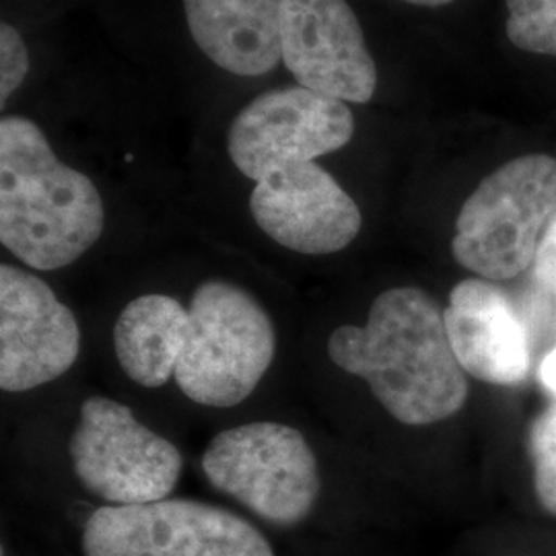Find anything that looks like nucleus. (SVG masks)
<instances>
[{
  "label": "nucleus",
  "mask_w": 556,
  "mask_h": 556,
  "mask_svg": "<svg viewBox=\"0 0 556 556\" xmlns=\"http://www.w3.org/2000/svg\"><path fill=\"white\" fill-rule=\"evenodd\" d=\"M556 213V160L523 155L501 165L464 202L454 258L478 278L503 282L532 268Z\"/></svg>",
  "instance_id": "nucleus-5"
},
{
  "label": "nucleus",
  "mask_w": 556,
  "mask_h": 556,
  "mask_svg": "<svg viewBox=\"0 0 556 556\" xmlns=\"http://www.w3.org/2000/svg\"><path fill=\"white\" fill-rule=\"evenodd\" d=\"M532 277L542 291L556 295V213L540 239L536 258L532 262Z\"/></svg>",
  "instance_id": "nucleus-17"
},
{
  "label": "nucleus",
  "mask_w": 556,
  "mask_h": 556,
  "mask_svg": "<svg viewBox=\"0 0 556 556\" xmlns=\"http://www.w3.org/2000/svg\"><path fill=\"white\" fill-rule=\"evenodd\" d=\"M530 456L538 501L556 517V402L532 422Z\"/></svg>",
  "instance_id": "nucleus-15"
},
{
  "label": "nucleus",
  "mask_w": 556,
  "mask_h": 556,
  "mask_svg": "<svg viewBox=\"0 0 556 556\" xmlns=\"http://www.w3.org/2000/svg\"><path fill=\"white\" fill-rule=\"evenodd\" d=\"M328 355L338 369L365 379L381 406L410 427L452 418L468 400L443 309L417 287L383 291L365 326L332 332Z\"/></svg>",
  "instance_id": "nucleus-2"
},
{
  "label": "nucleus",
  "mask_w": 556,
  "mask_h": 556,
  "mask_svg": "<svg viewBox=\"0 0 556 556\" xmlns=\"http://www.w3.org/2000/svg\"><path fill=\"white\" fill-rule=\"evenodd\" d=\"M80 484L108 505H142L169 497L181 475L178 447L137 420L112 397H87L71 438Z\"/></svg>",
  "instance_id": "nucleus-8"
},
{
  "label": "nucleus",
  "mask_w": 556,
  "mask_h": 556,
  "mask_svg": "<svg viewBox=\"0 0 556 556\" xmlns=\"http://www.w3.org/2000/svg\"><path fill=\"white\" fill-rule=\"evenodd\" d=\"M105 229L98 186L56 157L34 119H0V241L36 270H59L87 254Z\"/></svg>",
  "instance_id": "nucleus-3"
},
{
  "label": "nucleus",
  "mask_w": 556,
  "mask_h": 556,
  "mask_svg": "<svg viewBox=\"0 0 556 556\" xmlns=\"http://www.w3.org/2000/svg\"><path fill=\"white\" fill-rule=\"evenodd\" d=\"M29 73V52L20 29L7 21L0 25V103L2 110Z\"/></svg>",
  "instance_id": "nucleus-16"
},
{
  "label": "nucleus",
  "mask_w": 556,
  "mask_h": 556,
  "mask_svg": "<svg viewBox=\"0 0 556 556\" xmlns=\"http://www.w3.org/2000/svg\"><path fill=\"white\" fill-rule=\"evenodd\" d=\"M540 379H542V383L551 392L556 394V349L542 361V365H540Z\"/></svg>",
  "instance_id": "nucleus-18"
},
{
  "label": "nucleus",
  "mask_w": 556,
  "mask_h": 556,
  "mask_svg": "<svg viewBox=\"0 0 556 556\" xmlns=\"http://www.w3.org/2000/svg\"><path fill=\"white\" fill-rule=\"evenodd\" d=\"M206 480L260 519L291 528L319 497L318 457L298 429L250 422L220 431L202 456Z\"/></svg>",
  "instance_id": "nucleus-6"
},
{
  "label": "nucleus",
  "mask_w": 556,
  "mask_h": 556,
  "mask_svg": "<svg viewBox=\"0 0 556 556\" xmlns=\"http://www.w3.org/2000/svg\"><path fill=\"white\" fill-rule=\"evenodd\" d=\"M273 319L243 287L200 282L188 307L174 379L200 406L231 408L258 388L273 365Z\"/></svg>",
  "instance_id": "nucleus-4"
},
{
  "label": "nucleus",
  "mask_w": 556,
  "mask_h": 556,
  "mask_svg": "<svg viewBox=\"0 0 556 556\" xmlns=\"http://www.w3.org/2000/svg\"><path fill=\"white\" fill-rule=\"evenodd\" d=\"M507 38L523 52L556 56V0H505Z\"/></svg>",
  "instance_id": "nucleus-14"
},
{
  "label": "nucleus",
  "mask_w": 556,
  "mask_h": 556,
  "mask_svg": "<svg viewBox=\"0 0 556 556\" xmlns=\"http://www.w3.org/2000/svg\"><path fill=\"white\" fill-rule=\"evenodd\" d=\"M445 330L462 369L484 383L517 386L530 369L521 319L503 289L486 278L457 282L443 309Z\"/></svg>",
  "instance_id": "nucleus-11"
},
{
  "label": "nucleus",
  "mask_w": 556,
  "mask_h": 556,
  "mask_svg": "<svg viewBox=\"0 0 556 556\" xmlns=\"http://www.w3.org/2000/svg\"><path fill=\"white\" fill-rule=\"evenodd\" d=\"M188 309L169 295L132 299L114 326L122 371L142 388H161L174 378Z\"/></svg>",
  "instance_id": "nucleus-13"
},
{
  "label": "nucleus",
  "mask_w": 556,
  "mask_h": 556,
  "mask_svg": "<svg viewBox=\"0 0 556 556\" xmlns=\"http://www.w3.org/2000/svg\"><path fill=\"white\" fill-rule=\"evenodd\" d=\"M190 38L220 71L256 79L280 64L282 0H181Z\"/></svg>",
  "instance_id": "nucleus-12"
},
{
  "label": "nucleus",
  "mask_w": 556,
  "mask_h": 556,
  "mask_svg": "<svg viewBox=\"0 0 556 556\" xmlns=\"http://www.w3.org/2000/svg\"><path fill=\"white\" fill-rule=\"evenodd\" d=\"M404 2H410V4H417V7H429V9H435V7H445L454 0H404Z\"/></svg>",
  "instance_id": "nucleus-19"
},
{
  "label": "nucleus",
  "mask_w": 556,
  "mask_h": 556,
  "mask_svg": "<svg viewBox=\"0 0 556 556\" xmlns=\"http://www.w3.org/2000/svg\"><path fill=\"white\" fill-rule=\"evenodd\" d=\"M280 62L298 85L344 103H367L378 66L349 0H282Z\"/></svg>",
  "instance_id": "nucleus-9"
},
{
  "label": "nucleus",
  "mask_w": 556,
  "mask_h": 556,
  "mask_svg": "<svg viewBox=\"0 0 556 556\" xmlns=\"http://www.w3.org/2000/svg\"><path fill=\"white\" fill-rule=\"evenodd\" d=\"M75 314L41 278L0 266V388L27 392L64 376L79 357Z\"/></svg>",
  "instance_id": "nucleus-10"
},
{
  "label": "nucleus",
  "mask_w": 556,
  "mask_h": 556,
  "mask_svg": "<svg viewBox=\"0 0 556 556\" xmlns=\"http://www.w3.org/2000/svg\"><path fill=\"white\" fill-rule=\"evenodd\" d=\"M85 556H275L248 519L211 503L105 505L83 532Z\"/></svg>",
  "instance_id": "nucleus-7"
},
{
  "label": "nucleus",
  "mask_w": 556,
  "mask_h": 556,
  "mask_svg": "<svg viewBox=\"0 0 556 556\" xmlns=\"http://www.w3.org/2000/svg\"><path fill=\"white\" fill-rule=\"evenodd\" d=\"M355 135L349 103L301 85L248 101L227 130V153L254 181L250 211L278 245L307 256L337 254L357 239V202L316 160L337 153Z\"/></svg>",
  "instance_id": "nucleus-1"
}]
</instances>
